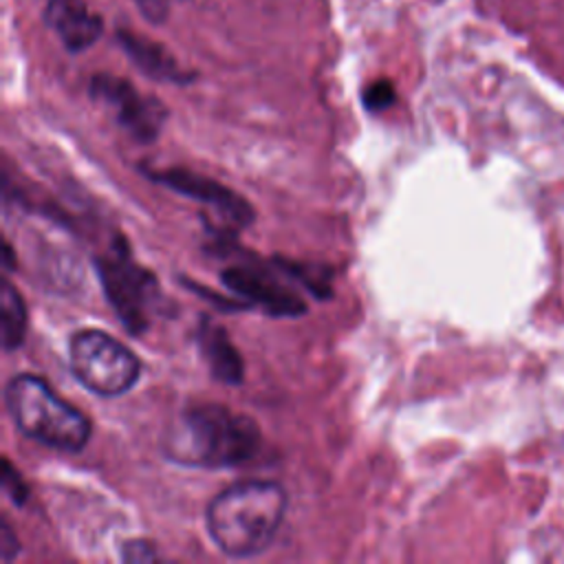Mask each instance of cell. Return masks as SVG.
<instances>
[{
  "mask_svg": "<svg viewBox=\"0 0 564 564\" xmlns=\"http://www.w3.org/2000/svg\"><path fill=\"white\" fill-rule=\"evenodd\" d=\"M260 445L262 434L253 419L216 403L185 408L163 434L170 460L205 469L245 465Z\"/></svg>",
  "mask_w": 564,
  "mask_h": 564,
  "instance_id": "1",
  "label": "cell"
},
{
  "mask_svg": "<svg viewBox=\"0 0 564 564\" xmlns=\"http://www.w3.org/2000/svg\"><path fill=\"white\" fill-rule=\"evenodd\" d=\"M286 494L273 480H240L207 507V531L229 557H253L269 549L284 520Z\"/></svg>",
  "mask_w": 564,
  "mask_h": 564,
  "instance_id": "2",
  "label": "cell"
},
{
  "mask_svg": "<svg viewBox=\"0 0 564 564\" xmlns=\"http://www.w3.org/2000/svg\"><path fill=\"white\" fill-rule=\"evenodd\" d=\"M7 412L15 427L59 452H79L90 438V421L35 375H15L4 388Z\"/></svg>",
  "mask_w": 564,
  "mask_h": 564,
  "instance_id": "3",
  "label": "cell"
},
{
  "mask_svg": "<svg viewBox=\"0 0 564 564\" xmlns=\"http://www.w3.org/2000/svg\"><path fill=\"white\" fill-rule=\"evenodd\" d=\"M68 364L75 379L99 397L128 392L141 375L134 352L99 328H84L70 337Z\"/></svg>",
  "mask_w": 564,
  "mask_h": 564,
  "instance_id": "4",
  "label": "cell"
},
{
  "mask_svg": "<svg viewBox=\"0 0 564 564\" xmlns=\"http://www.w3.org/2000/svg\"><path fill=\"white\" fill-rule=\"evenodd\" d=\"M97 271L108 302L117 311L121 324L141 335L150 324V313L159 297V284L150 271L139 267L126 245L112 247L110 253L97 258Z\"/></svg>",
  "mask_w": 564,
  "mask_h": 564,
  "instance_id": "5",
  "label": "cell"
},
{
  "mask_svg": "<svg viewBox=\"0 0 564 564\" xmlns=\"http://www.w3.org/2000/svg\"><path fill=\"white\" fill-rule=\"evenodd\" d=\"M93 99L112 108L119 126L137 141L150 143L161 132L165 108L154 97L137 93V88L121 77L95 75L90 82Z\"/></svg>",
  "mask_w": 564,
  "mask_h": 564,
  "instance_id": "6",
  "label": "cell"
},
{
  "mask_svg": "<svg viewBox=\"0 0 564 564\" xmlns=\"http://www.w3.org/2000/svg\"><path fill=\"white\" fill-rule=\"evenodd\" d=\"M223 282L249 304H258L273 315H297L304 311L302 297L284 286L275 273L258 264H231L223 271Z\"/></svg>",
  "mask_w": 564,
  "mask_h": 564,
  "instance_id": "7",
  "label": "cell"
},
{
  "mask_svg": "<svg viewBox=\"0 0 564 564\" xmlns=\"http://www.w3.org/2000/svg\"><path fill=\"white\" fill-rule=\"evenodd\" d=\"M148 174L156 183L209 205L214 212H218L234 225L242 227V225H249L253 218V209L245 198H240L236 192H231L229 187H225L212 178H205L200 174H194V172H187L181 167L156 170V172H148Z\"/></svg>",
  "mask_w": 564,
  "mask_h": 564,
  "instance_id": "8",
  "label": "cell"
},
{
  "mask_svg": "<svg viewBox=\"0 0 564 564\" xmlns=\"http://www.w3.org/2000/svg\"><path fill=\"white\" fill-rule=\"evenodd\" d=\"M46 22L70 53L93 46L104 31L101 18L82 0H48Z\"/></svg>",
  "mask_w": 564,
  "mask_h": 564,
  "instance_id": "9",
  "label": "cell"
},
{
  "mask_svg": "<svg viewBox=\"0 0 564 564\" xmlns=\"http://www.w3.org/2000/svg\"><path fill=\"white\" fill-rule=\"evenodd\" d=\"M119 42L121 48L128 53V57L141 68V73H145L148 77L156 79V82H189V73H185L178 62L170 55V51L165 46H161L159 42H152L143 35L130 33V31H119Z\"/></svg>",
  "mask_w": 564,
  "mask_h": 564,
  "instance_id": "10",
  "label": "cell"
},
{
  "mask_svg": "<svg viewBox=\"0 0 564 564\" xmlns=\"http://www.w3.org/2000/svg\"><path fill=\"white\" fill-rule=\"evenodd\" d=\"M198 348L207 361L212 375L223 383H240L245 377L242 357L231 344L227 330L209 319H203L198 326Z\"/></svg>",
  "mask_w": 564,
  "mask_h": 564,
  "instance_id": "11",
  "label": "cell"
},
{
  "mask_svg": "<svg viewBox=\"0 0 564 564\" xmlns=\"http://www.w3.org/2000/svg\"><path fill=\"white\" fill-rule=\"evenodd\" d=\"M0 333H2V348L7 352L15 350L26 335V308L18 293V289L4 280L0 293Z\"/></svg>",
  "mask_w": 564,
  "mask_h": 564,
  "instance_id": "12",
  "label": "cell"
},
{
  "mask_svg": "<svg viewBox=\"0 0 564 564\" xmlns=\"http://www.w3.org/2000/svg\"><path fill=\"white\" fill-rule=\"evenodd\" d=\"M394 101V86L388 79H379L372 82L366 90H364V106L368 110H386L388 106H392Z\"/></svg>",
  "mask_w": 564,
  "mask_h": 564,
  "instance_id": "13",
  "label": "cell"
},
{
  "mask_svg": "<svg viewBox=\"0 0 564 564\" xmlns=\"http://www.w3.org/2000/svg\"><path fill=\"white\" fill-rule=\"evenodd\" d=\"M2 489L11 498L13 505H22L26 500V494H29L22 476L13 469V465L7 458L2 460Z\"/></svg>",
  "mask_w": 564,
  "mask_h": 564,
  "instance_id": "14",
  "label": "cell"
},
{
  "mask_svg": "<svg viewBox=\"0 0 564 564\" xmlns=\"http://www.w3.org/2000/svg\"><path fill=\"white\" fill-rule=\"evenodd\" d=\"M123 560H128V562H148V560H154L156 557V553H154V549L150 546V544H145V542H141V540H134V542H128L126 546H123Z\"/></svg>",
  "mask_w": 564,
  "mask_h": 564,
  "instance_id": "15",
  "label": "cell"
},
{
  "mask_svg": "<svg viewBox=\"0 0 564 564\" xmlns=\"http://www.w3.org/2000/svg\"><path fill=\"white\" fill-rule=\"evenodd\" d=\"M137 4L141 7V11H143L150 20H163L165 13H167L170 0H137Z\"/></svg>",
  "mask_w": 564,
  "mask_h": 564,
  "instance_id": "16",
  "label": "cell"
},
{
  "mask_svg": "<svg viewBox=\"0 0 564 564\" xmlns=\"http://www.w3.org/2000/svg\"><path fill=\"white\" fill-rule=\"evenodd\" d=\"M0 546H2V557L11 560L18 553V540L11 533V527L7 522H2V531H0Z\"/></svg>",
  "mask_w": 564,
  "mask_h": 564,
  "instance_id": "17",
  "label": "cell"
}]
</instances>
